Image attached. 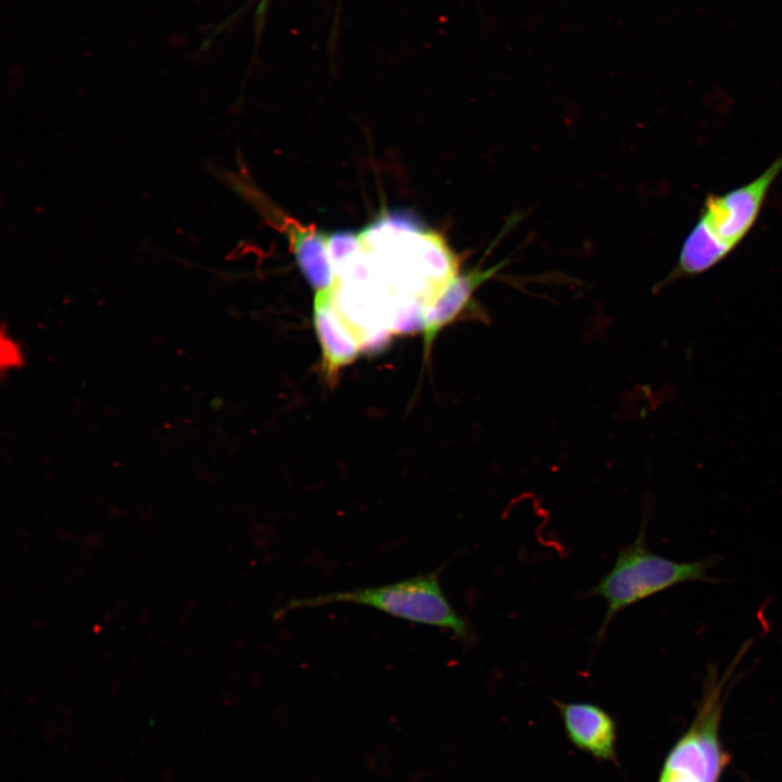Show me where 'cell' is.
<instances>
[{"label":"cell","instance_id":"1","mask_svg":"<svg viewBox=\"0 0 782 782\" xmlns=\"http://www.w3.org/2000/svg\"><path fill=\"white\" fill-rule=\"evenodd\" d=\"M782 172V155L754 180L721 194H709L688 234L672 280L698 276L726 258L757 220L767 194Z\"/></svg>","mask_w":782,"mask_h":782},{"label":"cell","instance_id":"2","mask_svg":"<svg viewBox=\"0 0 782 782\" xmlns=\"http://www.w3.org/2000/svg\"><path fill=\"white\" fill-rule=\"evenodd\" d=\"M439 573L440 569L379 586L292 598L277 610L276 617L300 608L355 604L373 607L406 621L450 631L459 640H469L471 634L468 622L451 605L441 586Z\"/></svg>","mask_w":782,"mask_h":782},{"label":"cell","instance_id":"3","mask_svg":"<svg viewBox=\"0 0 782 782\" xmlns=\"http://www.w3.org/2000/svg\"><path fill=\"white\" fill-rule=\"evenodd\" d=\"M710 566L711 559L680 563L652 552L645 542V529H641L631 544L619 548L610 570L583 595L600 596L606 602L597 643L621 610L673 585L709 580Z\"/></svg>","mask_w":782,"mask_h":782},{"label":"cell","instance_id":"4","mask_svg":"<svg viewBox=\"0 0 782 782\" xmlns=\"http://www.w3.org/2000/svg\"><path fill=\"white\" fill-rule=\"evenodd\" d=\"M746 646L737 653L722 676L718 674L715 666L708 668L696 716L668 753L658 782H719L730 761V755L719 739L723 692Z\"/></svg>","mask_w":782,"mask_h":782},{"label":"cell","instance_id":"5","mask_svg":"<svg viewBox=\"0 0 782 782\" xmlns=\"http://www.w3.org/2000/svg\"><path fill=\"white\" fill-rule=\"evenodd\" d=\"M569 742L597 761L618 765L617 723L602 706L590 702L553 699Z\"/></svg>","mask_w":782,"mask_h":782},{"label":"cell","instance_id":"6","mask_svg":"<svg viewBox=\"0 0 782 782\" xmlns=\"http://www.w3.org/2000/svg\"><path fill=\"white\" fill-rule=\"evenodd\" d=\"M314 326L321 346L325 375L335 382L340 369L356 358L361 344L336 308L333 288L316 292Z\"/></svg>","mask_w":782,"mask_h":782},{"label":"cell","instance_id":"7","mask_svg":"<svg viewBox=\"0 0 782 782\" xmlns=\"http://www.w3.org/2000/svg\"><path fill=\"white\" fill-rule=\"evenodd\" d=\"M497 267L487 269L478 267L466 273H458L444 292L427 310L424 328L426 356L429 355L438 333L457 319L462 313L469 311L475 291L494 275Z\"/></svg>","mask_w":782,"mask_h":782},{"label":"cell","instance_id":"8","mask_svg":"<svg viewBox=\"0 0 782 782\" xmlns=\"http://www.w3.org/2000/svg\"><path fill=\"white\" fill-rule=\"evenodd\" d=\"M287 234L295 261L306 280L317 291L333 288L336 276L327 249V236L313 226L287 220Z\"/></svg>","mask_w":782,"mask_h":782},{"label":"cell","instance_id":"9","mask_svg":"<svg viewBox=\"0 0 782 782\" xmlns=\"http://www.w3.org/2000/svg\"><path fill=\"white\" fill-rule=\"evenodd\" d=\"M360 243V234L350 230H339L327 236V249L333 272L358 252Z\"/></svg>","mask_w":782,"mask_h":782},{"label":"cell","instance_id":"10","mask_svg":"<svg viewBox=\"0 0 782 782\" xmlns=\"http://www.w3.org/2000/svg\"><path fill=\"white\" fill-rule=\"evenodd\" d=\"M23 364V356L21 354L17 343L12 340L9 336L5 337V332L2 329L1 333V369L2 375L5 368H16Z\"/></svg>","mask_w":782,"mask_h":782}]
</instances>
